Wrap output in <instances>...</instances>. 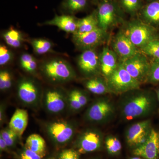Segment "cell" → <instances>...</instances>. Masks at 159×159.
<instances>
[{"label":"cell","instance_id":"obj_1","mask_svg":"<svg viewBox=\"0 0 159 159\" xmlns=\"http://www.w3.org/2000/svg\"><path fill=\"white\" fill-rule=\"evenodd\" d=\"M156 106L154 96L147 92H136L126 95L120 101V111L126 121L145 118L152 113Z\"/></svg>","mask_w":159,"mask_h":159},{"label":"cell","instance_id":"obj_2","mask_svg":"<svg viewBox=\"0 0 159 159\" xmlns=\"http://www.w3.org/2000/svg\"><path fill=\"white\" fill-rule=\"evenodd\" d=\"M107 78L110 91L115 93H123L137 90L141 83L131 76L122 62L118 64L113 73Z\"/></svg>","mask_w":159,"mask_h":159},{"label":"cell","instance_id":"obj_3","mask_svg":"<svg viewBox=\"0 0 159 159\" xmlns=\"http://www.w3.org/2000/svg\"><path fill=\"white\" fill-rule=\"evenodd\" d=\"M43 72L46 76L54 82H62L73 79L74 70L66 61L59 58L49 60L44 63Z\"/></svg>","mask_w":159,"mask_h":159},{"label":"cell","instance_id":"obj_4","mask_svg":"<svg viewBox=\"0 0 159 159\" xmlns=\"http://www.w3.org/2000/svg\"><path fill=\"white\" fill-rule=\"evenodd\" d=\"M115 113L116 108L112 101L109 99L101 98L89 107L85 116L90 122H105L111 119Z\"/></svg>","mask_w":159,"mask_h":159},{"label":"cell","instance_id":"obj_5","mask_svg":"<svg viewBox=\"0 0 159 159\" xmlns=\"http://www.w3.org/2000/svg\"><path fill=\"white\" fill-rule=\"evenodd\" d=\"M122 62L131 76L139 82H143L148 78L151 65L144 54L138 52Z\"/></svg>","mask_w":159,"mask_h":159},{"label":"cell","instance_id":"obj_6","mask_svg":"<svg viewBox=\"0 0 159 159\" xmlns=\"http://www.w3.org/2000/svg\"><path fill=\"white\" fill-rule=\"evenodd\" d=\"M125 34L136 47L141 48L155 39V29L151 26L141 23L130 25Z\"/></svg>","mask_w":159,"mask_h":159},{"label":"cell","instance_id":"obj_7","mask_svg":"<svg viewBox=\"0 0 159 159\" xmlns=\"http://www.w3.org/2000/svg\"><path fill=\"white\" fill-rule=\"evenodd\" d=\"M152 129L149 120H144L131 125L125 134L129 146L134 148L142 145L148 139Z\"/></svg>","mask_w":159,"mask_h":159},{"label":"cell","instance_id":"obj_8","mask_svg":"<svg viewBox=\"0 0 159 159\" xmlns=\"http://www.w3.org/2000/svg\"><path fill=\"white\" fill-rule=\"evenodd\" d=\"M133 154L145 159H159V132L152 128L147 140L134 148Z\"/></svg>","mask_w":159,"mask_h":159},{"label":"cell","instance_id":"obj_9","mask_svg":"<svg viewBox=\"0 0 159 159\" xmlns=\"http://www.w3.org/2000/svg\"><path fill=\"white\" fill-rule=\"evenodd\" d=\"M105 33L106 31L99 27L87 33L73 34V41L80 48L92 49L102 41L105 38Z\"/></svg>","mask_w":159,"mask_h":159},{"label":"cell","instance_id":"obj_10","mask_svg":"<svg viewBox=\"0 0 159 159\" xmlns=\"http://www.w3.org/2000/svg\"><path fill=\"white\" fill-rule=\"evenodd\" d=\"M103 136L97 130L87 131L82 134L78 141L79 152L81 153L93 152L98 150L102 146Z\"/></svg>","mask_w":159,"mask_h":159},{"label":"cell","instance_id":"obj_11","mask_svg":"<svg viewBox=\"0 0 159 159\" xmlns=\"http://www.w3.org/2000/svg\"><path fill=\"white\" fill-rule=\"evenodd\" d=\"M48 131L52 139L60 144L70 141L74 136V129L70 124L65 122H56L49 125Z\"/></svg>","mask_w":159,"mask_h":159},{"label":"cell","instance_id":"obj_12","mask_svg":"<svg viewBox=\"0 0 159 159\" xmlns=\"http://www.w3.org/2000/svg\"><path fill=\"white\" fill-rule=\"evenodd\" d=\"M114 47L122 61L132 57L139 52L137 47L131 42L125 33L122 32L117 34L114 42Z\"/></svg>","mask_w":159,"mask_h":159},{"label":"cell","instance_id":"obj_13","mask_svg":"<svg viewBox=\"0 0 159 159\" xmlns=\"http://www.w3.org/2000/svg\"><path fill=\"white\" fill-rule=\"evenodd\" d=\"M80 68L84 74L91 75L97 73L100 67L99 57L92 49L84 50L78 60Z\"/></svg>","mask_w":159,"mask_h":159},{"label":"cell","instance_id":"obj_14","mask_svg":"<svg viewBox=\"0 0 159 159\" xmlns=\"http://www.w3.org/2000/svg\"><path fill=\"white\" fill-rule=\"evenodd\" d=\"M99 63L101 72L107 78L113 73L118 65L116 54L108 48H104L99 56Z\"/></svg>","mask_w":159,"mask_h":159},{"label":"cell","instance_id":"obj_15","mask_svg":"<svg viewBox=\"0 0 159 159\" xmlns=\"http://www.w3.org/2000/svg\"><path fill=\"white\" fill-rule=\"evenodd\" d=\"M18 94L23 102L31 104L37 100L38 90L36 84L32 80H23L19 84Z\"/></svg>","mask_w":159,"mask_h":159},{"label":"cell","instance_id":"obj_16","mask_svg":"<svg viewBox=\"0 0 159 159\" xmlns=\"http://www.w3.org/2000/svg\"><path fill=\"white\" fill-rule=\"evenodd\" d=\"M97 16L99 28L106 31L115 19L113 5L108 1L103 2L99 6Z\"/></svg>","mask_w":159,"mask_h":159},{"label":"cell","instance_id":"obj_17","mask_svg":"<svg viewBox=\"0 0 159 159\" xmlns=\"http://www.w3.org/2000/svg\"><path fill=\"white\" fill-rule=\"evenodd\" d=\"M29 122L28 111L23 109H17L12 115L9 123V128L20 138L25 130Z\"/></svg>","mask_w":159,"mask_h":159},{"label":"cell","instance_id":"obj_18","mask_svg":"<svg viewBox=\"0 0 159 159\" xmlns=\"http://www.w3.org/2000/svg\"><path fill=\"white\" fill-rule=\"evenodd\" d=\"M77 20L72 16L56 15L52 20L46 22L45 24L56 26L66 32L74 34L77 31Z\"/></svg>","mask_w":159,"mask_h":159},{"label":"cell","instance_id":"obj_19","mask_svg":"<svg viewBox=\"0 0 159 159\" xmlns=\"http://www.w3.org/2000/svg\"><path fill=\"white\" fill-rule=\"evenodd\" d=\"M46 105L48 110L57 113L63 110L65 107V101L59 92L51 90L48 91L46 94Z\"/></svg>","mask_w":159,"mask_h":159},{"label":"cell","instance_id":"obj_20","mask_svg":"<svg viewBox=\"0 0 159 159\" xmlns=\"http://www.w3.org/2000/svg\"><path fill=\"white\" fill-rule=\"evenodd\" d=\"M98 28L99 25L97 16L95 13H93L77 20V31L75 33L84 34Z\"/></svg>","mask_w":159,"mask_h":159},{"label":"cell","instance_id":"obj_21","mask_svg":"<svg viewBox=\"0 0 159 159\" xmlns=\"http://www.w3.org/2000/svg\"><path fill=\"white\" fill-rule=\"evenodd\" d=\"M145 20L153 25H159V0H153L145 6L143 11Z\"/></svg>","mask_w":159,"mask_h":159},{"label":"cell","instance_id":"obj_22","mask_svg":"<svg viewBox=\"0 0 159 159\" xmlns=\"http://www.w3.org/2000/svg\"><path fill=\"white\" fill-rule=\"evenodd\" d=\"M27 148L36 153L45 154L46 144L44 139L37 134H32L26 140Z\"/></svg>","mask_w":159,"mask_h":159},{"label":"cell","instance_id":"obj_23","mask_svg":"<svg viewBox=\"0 0 159 159\" xmlns=\"http://www.w3.org/2000/svg\"><path fill=\"white\" fill-rule=\"evenodd\" d=\"M85 86L91 93L97 95H103L111 92L107 83H105L102 80L98 78H93L87 80Z\"/></svg>","mask_w":159,"mask_h":159},{"label":"cell","instance_id":"obj_24","mask_svg":"<svg viewBox=\"0 0 159 159\" xmlns=\"http://www.w3.org/2000/svg\"><path fill=\"white\" fill-rule=\"evenodd\" d=\"M3 38L8 45L14 48H19L23 41L22 34L15 29H10L5 32Z\"/></svg>","mask_w":159,"mask_h":159},{"label":"cell","instance_id":"obj_25","mask_svg":"<svg viewBox=\"0 0 159 159\" xmlns=\"http://www.w3.org/2000/svg\"><path fill=\"white\" fill-rule=\"evenodd\" d=\"M87 5V0H63L62 8L69 13H75L83 10Z\"/></svg>","mask_w":159,"mask_h":159},{"label":"cell","instance_id":"obj_26","mask_svg":"<svg viewBox=\"0 0 159 159\" xmlns=\"http://www.w3.org/2000/svg\"><path fill=\"white\" fill-rule=\"evenodd\" d=\"M31 43L34 51L38 54H43L51 51L53 45L48 40L44 39H32Z\"/></svg>","mask_w":159,"mask_h":159},{"label":"cell","instance_id":"obj_27","mask_svg":"<svg viewBox=\"0 0 159 159\" xmlns=\"http://www.w3.org/2000/svg\"><path fill=\"white\" fill-rule=\"evenodd\" d=\"M20 60L22 67L28 72H34L37 68L36 60L31 54L28 53L23 54L21 55Z\"/></svg>","mask_w":159,"mask_h":159},{"label":"cell","instance_id":"obj_28","mask_svg":"<svg viewBox=\"0 0 159 159\" xmlns=\"http://www.w3.org/2000/svg\"><path fill=\"white\" fill-rule=\"evenodd\" d=\"M105 145L109 153L111 155L119 153L122 146L120 140L114 136H109L105 139Z\"/></svg>","mask_w":159,"mask_h":159},{"label":"cell","instance_id":"obj_29","mask_svg":"<svg viewBox=\"0 0 159 159\" xmlns=\"http://www.w3.org/2000/svg\"><path fill=\"white\" fill-rule=\"evenodd\" d=\"M141 49L144 54L155 60L159 59V39L152 40Z\"/></svg>","mask_w":159,"mask_h":159},{"label":"cell","instance_id":"obj_30","mask_svg":"<svg viewBox=\"0 0 159 159\" xmlns=\"http://www.w3.org/2000/svg\"><path fill=\"white\" fill-rule=\"evenodd\" d=\"M148 80L152 83L159 82V59L155 60L151 65Z\"/></svg>","mask_w":159,"mask_h":159},{"label":"cell","instance_id":"obj_31","mask_svg":"<svg viewBox=\"0 0 159 159\" xmlns=\"http://www.w3.org/2000/svg\"><path fill=\"white\" fill-rule=\"evenodd\" d=\"M17 137V134L10 128L1 131L0 137L5 140L8 147H10L14 145Z\"/></svg>","mask_w":159,"mask_h":159},{"label":"cell","instance_id":"obj_32","mask_svg":"<svg viewBox=\"0 0 159 159\" xmlns=\"http://www.w3.org/2000/svg\"><path fill=\"white\" fill-rule=\"evenodd\" d=\"M12 79L9 71L2 70L0 72V89L2 90L9 89L11 87Z\"/></svg>","mask_w":159,"mask_h":159},{"label":"cell","instance_id":"obj_33","mask_svg":"<svg viewBox=\"0 0 159 159\" xmlns=\"http://www.w3.org/2000/svg\"><path fill=\"white\" fill-rule=\"evenodd\" d=\"M12 54L6 46H0V65L7 64L12 59Z\"/></svg>","mask_w":159,"mask_h":159},{"label":"cell","instance_id":"obj_34","mask_svg":"<svg viewBox=\"0 0 159 159\" xmlns=\"http://www.w3.org/2000/svg\"><path fill=\"white\" fill-rule=\"evenodd\" d=\"M121 1L124 8L130 12L136 11L140 6L139 0H121Z\"/></svg>","mask_w":159,"mask_h":159},{"label":"cell","instance_id":"obj_35","mask_svg":"<svg viewBox=\"0 0 159 159\" xmlns=\"http://www.w3.org/2000/svg\"><path fill=\"white\" fill-rule=\"evenodd\" d=\"M45 155V154L36 153L26 148L21 154L20 159H42Z\"/></svg>","mask_w":159,"mask_h":159},{"label":"cell","instance_id":"obj_36","mask_svg":"<svg viewBox=\"0 0 159 159\" xmlns=\"http://www.w3.org/2000/svg\"><path fill=\"white\" fill-rule=\"evenodd\" d=\"M80 155L76 151L72 149H66L60 154L59 159H79Z\"/></svg>","mask_w":159,"mask_h":159},{"label":"cell","instance_id":"obj_37","mask_svg":"<svg viewBox=\"0 0 159 159\" xmlns=\"http://www.w3.org/2000/svg\"><path fill=\"white\" fill-rule=\"evenodd\" d=\"M69 102L71 108L74 110H78L81 108L82 106L80 105L79 101L74 94V91H71L69 96Z\"/></svg>","mask_w":159,"mask_h":159},{"label":"cell","instance_id":"obj_38","mask_svg":"<svg viewBox=\"0 0 159 159\" xmlns=\"http://www.w3.org/2000/svg\"><path fill=\"white\" fill-rule=\"evenodd\" d=\"M73 91L80 103V105H81L82 107H83L87 103L88 101V98L83 93L78 90H74Z\"/></svg>","mask_w":159,"mask_h":159},{"label":"cell","instance_id":"obj_39","mask_svg":"<svg viewBox=\"0 0 159 159\" xmlns=\"http://www.w3.org/2000/svg\"><path fill=\"white\" fill-rule=\"evenodd\" d=\"M8 147L7 144L2 138L0 137V149L1 151L6 150Z\"/></svg>","mask_w":159,"mask_h":159},{"label":"cell","instance_id":"obj_40","mask_svg":"<svg viewBox=\"0 0 159 159\" xmlns=\"http://www.w3.org/2000/svg\"><path fill=\"white\" fill-rule=\"evenodd\" d=\"M130 159H144V158L141 157L136 156L133 157L131 158Z\"/></svg>","mask_w":159,"mask_h":159},{"label":"cell","instance_id":"obj_41","mask_svg":"<svg viewBox=\"0 0 159 159\" xmlns=\"http://www.w3.org/2000/svg\"><path fill=\"white\" fill-rule=\"evenodd\" d=\"M157 97L158 100V102H159V89L157 90Z\"/></svg>","mask_w":159,"mask_h":159},{"label":"cell","instance_id":"obj_42","mask_svg":"<svg viewBox=\"0 0 159 159\" xmlns=\"http://www.w3.org/2000/svg\"><path fill=\"white\" fill-rule=\"evenodd\" d=\"M48 159H55V158H51Z\"/></svg>","mask_w":159,"mask_h":159}]
</instances>
